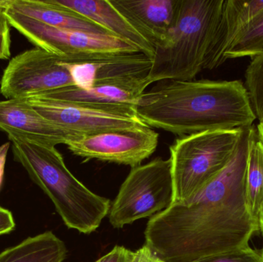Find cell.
<instances>
[{
  "label": "cell",
  "instance_id": "cell-28",
  "mask_svg": "<svg viewBox=\"0 0 263 262\" xmlns=\"http://www.w3.org/2000/svg\"><path fill=\"white\" fill-rule=\"evenodd\" d=\"M258 226H259V232L262 234L263 238V203L260 211H259V217H258ZM262 249H263V245Z\"/></svg>",
  "mask_w": 263,
  "mask_h": 262
},
{
  "label": "cell",
  "instance_id": "cell-8",
  "mask_svg": "<svg viewBox=\"0 0 263 262\" xmlns=\"http://www.w3.org/2000/svg\"><path fill=\"white\" fill-rule=\"evenodd\" d=\"M42 116L82 137L112 131L148 127L127 104H95L58 101L40 97L22 98Z\"/></svg>",
  "mask_w": 263,
  "mask_h": 262
},
{
  "label": "cell",
  "instance_id": "cell-11",
  "mask_svg": "<svg viewBox=\"0 0 263 262\" xmlns=\"http://www.w3.org/2000/svg\"><path fill=\"white\" fill-rule=\"evenodd\" d=\"M0 130L8 137L50 147L80 138L42 116L23 99L0 101Z\"/></svg>",
  "mask_w": 263,
  "mask_h": 262
},
{
  "label": "cell",
  "instance_id": "cell-18",
  "mask_svg": "<svg viewBox=\"0 0 263 262\" xmlns=\"http://www.w3.org/2000/svg\"><path fill=\"white\" fill-rule=\"evenodd\" d=\"M246 195L250 214L258 223L263 203V143L254 126L250 129L249 141Z\"/></svg>",
  "mask_w": 263,
  "mask_h": 262
},
{
  "label": "cell",
  "instance_id": "cell-21",
  "mask_svg": "<svg viewBox=\"0 0 263 262\" xmlns=\"http://www.w3.org/2000/svg\"><path fill=\"white\" fill-rule=\"evenodd\" d=\"M72 76L74 84L82 89L93 87L97 78V66L98 63H64Z\"/></svg>",
  "mask_w": 263,
  "mask_h": 262
},
{
  "label": "cell",
  "instance_id": "cell-25",
  "mask_svg": "<svg viewBox=\"0 0 263 262\" xmlns=\"http://www.w3.org/2000/svg\"><path fill=\"white\" fill-rule=\"evenodd\" d=\"M15 226V221L10 211L0 206V236L10 233Z\"/></svg>",
  "mask_w": 263,
  "mask_h": 262
},
{
  "label": "cell",
  "instance_id": "cell-17",
  "mask_svg": "<svg viewBox=\"0 0 263 262\" xmlns=\"http://www.w3.org/2000/svg\"><path fill=\"white\" fill-rule=\"evenodd\" d=\"M66 245L52 232L29 237L0 253V262H63Z\"/></svg>",
  "mask_w": 263,
  "mask_h": 262
},
{
  "label": "cell",
  "instance_id": "cell-19",
  "mask_svg": "<svg viewBox=\"0 0 263 262\" xmlns=\"http://www.w3.org/2000/svg\"><path fill=\"white\" fill-rule=\"evenodd\" d=\"M263 55V11L255 17L236 37L224 55V63L230 58Z\"/></svg>",
  "mask_w": 263,
  "mask_h": 262
},
{
  "label": "cell",
  "instance_id": "cell-16",
  "mask_svg": "<svg viewBox=\"0 0 263 262\" xmlns=\"http://www.w3.org/2000/svg\"><path fill=\"white\" fill-rule=\"evenodd\" d=\"M146 88L145 81L130 83H100L89 89L69 86L34 97L58 101L95 104H127L136 106L139 96L145 92Z\"/></svg>",
  "mask_w": 263,
  "mask_h": 262
},
{
  "label": "cell",
  "instance_id": "cell-27",
  "mask_svg": "<svg viewBox=\"0 0 263 262\" xmlns=\"http://www.w3.org/2000/svg\"><path fill=\"white\" fill-rule=\"evenodd\" d=\"M11 143H4L0 146V188L4 177L5 168H6V158H7L8 152L10 148Z\"/></svg>",
  "mask_w": 263,
  "mask_h": 262
},
{
  "label": "cell",
  "instance_id": "cell-1",
  "mask_svg": "<svg viewBox=\"0 0 263 262\" xmlns=\"http://www.w3.org/2000/svg\"><path fill=\"white\" fill-rule=\"evenodd\" d=\"M252 126L242 129L231 161L205 189L148 220L145 245L162 261L193 262L243 249L259 232L246 195Z\"/></svg>",
  "mask_w": 263,
  "mask_h": 262
},
{
  "label": "cell",
  "instance_id": "cell-2",
  "mask_svg": "<svg viewBox=\"0 0 263 262\" xmlns=\"http://www.w3.org/2000/svg\"><path fill=\"white\" fill-rule=\"evenodd\" d=\"M135 107L148 127L182 136L250 127L257 118L239 80H165L142 93Z\"/></svg>",
  "mask_w": 263,
  "mask_h": 262
},
{
  "label": "cell",
  "instance_id": "cell-5",
  "mask_svg": "<svg viewBox=\"0 0 263 262\" xmlns=\"http://www.w3.org/2000/svg\"><path fill=\"white\" fill-rule=\"evenodd\" d=\"M242 129L184 135L170 146L173 204H184L211 183L231 161Z\"/></svg>",
  "mask_w": 263,
  "mask_h": 262
},
{
  "label": "cell",
  "instance_id": "cell-29",
  "mask_svg": "<svg viewBox=\"0 0 263 262\" xmlns=\"http://www.w3.org/2000/svg\"><path fill=\"white\" fill-rule=\"evenodd\" d=\"M259 125L256 126V130H257L258 135L263 143V116L262 118L259 120Z\"/></svg>",
  "mask_w": 263,
  "mask_h": 262
},
{
  "label": "cell",
  "instance_id": "cell-4",
  "mask_svg": "<svg viewBox=\"0 0 263 262\" xmlns=\"http://www.w3.org/2000/svg\"><path fill=\"white\" fill-rule=\"evenodd\" d=\"M223 2L179 0L168 41L155 49L146 87L165 80L190 81L203 70Z\"/></svg>",
  "mask_w": 263,
  "mask_h": 262
},
{
  "label": "cell",
  "instance_id": "cell-26",
  "mask_svg": "<svg viewBox=\"0 0 263 262\" xmlns=\"http://www.w3.org/2000/svg\"><path fill=\"white\" fill-rule=\"evenodd\" d=\"M133 262H165L158 257L146 245L134 252Z\"/></svg>",
  "mask_w": 263,
  "mask_h": 262
},
{
  "label": "cell",
  "instance_id": "cell-7",
  "mask_svg": "<svg viewBox=\"0 0 263 262\" xmlns=\"http://www.w3.org/2000/svg\"><path fill=\"white\" fill-rule=\"evenodd\" d=\"M173 175L170 159L157 158L132 168L109 212V221L122 229L137 220L153 217L173 203Z\"/></svg>",
  "mask_w": 263,
  "mask_h": 262
},
{
  "label": "cell",
  "instance_id": "cell-9",
  "mask_svg": "<svg viewBox=\"0 0 263 262\" xmlns=\"http://www.w3.org/2000/svg\"><path fill=\"white\" fill-rule=\"evenodd\" d=\"M75 86L64 60L35 48L12 58L3 71L0 93L6 99L40 96Z\"/></svg>",
  "mask_w": 263,
  "mask_h": 262
},
{
  "label": "cell",
  "instance_id": "cell-3",
  "mask_svg": "<svg viewBox=\"0 0 263 262\" xmlns=\"http://www.w3.org/2000/svg\"><path fill=\"white\" fill-rule=\"evenodd\" d=\"M14 159L53 203L69 229L80 233L97 230L110 210V200L89 190L66 167L55 147L8 137Z\"/></svg>",
  "mask_w": 263,
  "mask_h": 262
},
{
  "label": "cell",
  "instance_id": "cell-10",
  "mask_svg": "<svg viewBox=\"0 0 263 262\" xmlns=\"http://www.w3.org/2000/svg\"><path fill=\"white\" fill-rule=\"evenodd\" d=\"M158 143L159 134L148 126L82 137L66 146L73 155L86 161L96 159L134 168L154 153Z\"/></svg>",
  "mask_w": 263,
  "mask_h": 262
},
{
  "label": "cell",
  "instance_id": "cell-23",
  "mask_svg": "<svg viewBox=\"0 0 263 262\" xmlns=\"http://www.w3.org/2000/svg\"><path fill=\"white\" fill-rule=\"evenodd\" d=\"M10 56V25L3 12L0 11V59H8Z\"/></svg>",
  "mask_w": 263,
  "mask_h": 262
},
{
  "label": "cell",
  "instance_id": "cell-6",
  "mask_svg": "<svg viewBox=\"0 0 263 262\" xmlns=\"http://www.w3.org/2000/svg\"><path fill=\"white\" fill-rule=\"evenodd\" d=\"M0 11L10 26L35 48L60 57L64 63H102L118 55L141 53L137 47L118 37L58 29L13 11Z\"/></svg>",
  "mask_w": 263,
  "mask_h": 262
},
{
  "label": "cell",
  "instance_id": "cell-14",
  "mask_svg": "<svg viewBox=\"0 0 263 262\" xmlns=\"http://www.w3.org/2000/svg\"><path fill=\"white\" fill-rule=\"evenodd\" d=\"M55 4L77 12L136 46L153 59L155 48L147 42L111 4L110 0H52Z\"/></svg>",
  "mask_w": 263,
  "mask_h": 262
},
{
  "label": "cell",
  "instance_id": "cell-20",
  "mask_svg": "<svg viewBox=\"0 0 263 262\" xmlns=\"http://www.w3.org/2000/svg\"><path fill=\"white\" fill-rule=\"evenodd\" d=\"M245 87L256 118L263 116V55L252 58L245 73Z\"/></svg>",
  "mask_w": 263,
  "mask_h": 262
},
{
  "label": "cell",
  "instance_id": "cell-12",
  "mask_svg": "<svg viewBox=\"0 0 263 262\" xmlns=\"http://www.w3.org/2000/svg\"><path fill=\"white\" fill-rule=\"evenodd\" d=\"M110 3L155 49L166 44L179 0H110Z\"/></svg>",
  "mask_w": 263,
  "mask_h": 262
},
{
  "label": "cell",
  "instance_id": "cell-22",
  "mask_svg": "<svg viewBox=\"0 0 263 262\" xmlns=\"http://www.w3.org/2000/svg\"><path fill=\"white\" fill-rule=\"evenodd\" d=\"M193 262H263V249H253L249 246Z\"/></svg>",
  "mask_w": 263,
  "mask_h": 262
},
{
  "label": "cell",
  "instance_id": "cell-24",
  "mask_svg": "<svg viewBox=\"0 0 263 262\" xmlns=\"http://www.w3.org/2000/svg\"><path fill=\"white\" fill-rule=\"evenodd\" d=\"M134 252L123 246H116L109 253L95 262H133Z\"/></svg>",
  "mask_w": 263,
  "mask_h": 262
},
{
  "label": "cell",
  "instance_id": "cell-15",
  "mask_svg": "<svg viewBox=\"0 0 263 262\" xmlns=\"http://www.w3.org/2000/svg\"><path fill=\"white\" fill-rule=\"evenodd\" d=\"M3 9L18 12L58 29L112 35L92 20L58 6L52 0H0V10Z\"/></svg>",
  "mask_w": 263,
  "mask_h": 262
},
{
  "label": "cell",
  "instance_id": "cell-13",
  "mask_svg": "<svg viewBox=\"0 0 263 262\" xmlns=\"http://www.w3.org/2000/svg\"><path fill=\"white\" fill-rule=\"evenodd\" d=\"M263 11V0H224L217 29L204 69H216L224 63V55L244 28Z\"/></svg>",
  "mask_w": 263,
  "mask_h": 262
}]
</instances>
